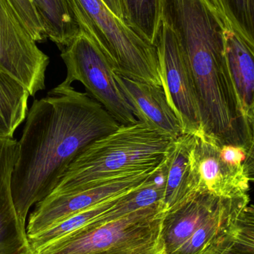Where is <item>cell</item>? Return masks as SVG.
Returning <instances> with one entry per match:
<instances>
[{"label": "cell", "instance_id": "6da1fadb", "mask_svg": "<svg viewBox=\"0 0 254 254\" xmlns=\"http://www.w3.org/2000/svg\"><path fill=\"white\" fill-rule=\"evenodd\" d=\"M27 116L11 177L15 207L25 225L30 209L55 190L77 157L120 127L87 92L61 83L35 100Z\"/></svg>", "mask_w": 254, "mask_h": 254}, {"label": "cell", "instance_id": "7a4b0ae2", "mask_svg": "<svg viewBox=\"0 0 254 254\" xmlns=\"http://www.w3.org/2000/svg\"><path fill=\"white\" fill-rule=\"evenodd\" d=\"M226 26L207 16L185 21L176 31L193 85L206 137L219 146L248 151L250 134L230 75L225 55Z\"/></svg>", "mask_w": 254, "mask_h": 254}, {"label": "cell", "instance_id": "3957f363", "mask_svg": "<svg viewBox=\"0 0 254 254\" xmlns=\"http://www.w3.org/2000/svg\"><path fill=\"white\" fill-rule=\"evenodd\" d=\"M173 141L140 122L120 125L89 144L52 192H74L122 173L154 170L165 159Z\"/></svg>", "mask_w": 254, "mask_h": 254}, {"label": "cell", "instance_id": "277c9868", "mask_svg": "<svg viewBox=\"0 0 254 254\" xmlns=\"http://www.w3.org/2000/svg\"><path fill=\"white\" fill-rule=\"evenodd\" d=\"M68 1L80 31L110 58L119 74L162 86L156 46L136 34L103 0Z\"/></svg>", "mask_w": 254, "mask_h": 254}, {"label": "cell", "instance_id": "5b68a950", "mask_svg": "<svg viewBox=\"0 0 254 254\" xmlns=\"http://www.w3.org/2000/svg\"><path fill=\"white\" fill-rule=\"evenodd\" d=\"M162 203L101 225L89 224L34 254H163Z\"/></svg>", "mask_w": 254, "mask_h": 254}, {"label": "cell", "instance_id": "8992f818", "mask_svg": "<svg viewBox=\"0 0 254 254\" xmlns=\"http://www.w3.org/2000/svg\"><path fill=\"white\" fill-rule=\"evenodd\" d=\"M61 56L66 68V77L61 84L71 86L80 82L119 125L138 123L116 81V65L86 33L80 31L61 51Z\"/></svg>", "mask_w": 254, "mask_h": 254}, {"label": "cell", "instance_id": "52a82bcc", "mask_svg": "<svg viewBox=\"0 0 254 254\" xmlns=\"http://www.w3.org/2000/svg\"><path fill=\"white\" fill-rule=\"evenodd\" d=\"M155 169L122 173L74 192H51L36 204L30 215L26 227L28 237H34L72 215L137 188Z\"/></svg>", "mask_w": 254, "mask_h": 254}, {"label": "cell", "instance_id": "ba28073f", "mask_svg": "<svg viewBox=\"0 0 254 254\" xmlns=\"http://www.w3.org/2000/svg\"><path fill=\"white\" fill-rule=\"evenodd\" d=\"M49 58L42 52L9 0H0V69L34 96L46 88Z\"/></svg>", "mask_w": 254, "mask_h": 254}, {"label": "cell", "instance_id": "9c48e42d", "mask_svg": "<svg viewBox=\"0 0 254 254\" xmlns=\"http://www.w3.org/2000/svg\"><path fill=\"white\" fill-rule=\"evenodd\" d=\"M155 46L162 87L183 134H201V116L188 64L174 33L163 22Z\"/></svg>", "mask_w": 254, "mask_h": 254}, {"label": "cell", "instance_id": "30bf717a", "mask_svg": "<svg viewBox=\"0 0 254 254\" xmlns=\"http://www.w3.org/2000/svg\"><path fill=\"white\" fill-rule=\"evenodd\" d=\"M191 164L198 192L228 198L249 194L250 182L244 167L226 162L221 155L220 146L203 134H195Z\"/></svg>", "mask_w": 254, "mask_h": 254}, {"label": "cell", "instance_id": "8fae6325", "mask_svg": "<svg viewBox=\"0 0 254 254\" xmlns=\"http://www.w3.org/2000/svg\"><path fill=\"white\" fill-rule=\"evenodd\" d=\"M18 149L14 139L0 138V254H34L12 195V173Z\"/></svg>", "mask_w": 254, "mask_h": 254}, {"label": "cell", "instance_id": "7c38bea8", "mask_svg": "<svg viewBox=\"0 0 254 254\" xmlns=\"http://www.w3.org/2000/svg\"><path fill=\"white\" fill-rule=\"evenodd\" d=\"M116 79L138 122L173 140L183 134L162 86L131 80L118 72Z\"/></svg>", "mask_w": 254, "mask_h": 254}, {"label": "cell", "instance_id": "4fadbf2b", "mask_svg": "<svg viewBox=\"0 0 254 254\" xmlns=\"http://www.w3.org/2000/svg\"><path fill=\"white\" fill-rule=\"evenodd\" d=\"M231 198L198 192L173 210L165 212L161 225L163 254H174Z\"/></svg>", "mask_w": 254, "mask_h": 254}, {"label": "cell", "instance_id": "5bb4252c", "mask_svg": "<svg viewBox=\"0 0 254 254\" xmlns=\"http://www.w3.org/2000/svg\"><path fill=\"white\" fill-rule=\"evenodd\" d=\"M195 134H183L173 140L166 157L167 175L163 198L165 212L185 203L198 192L191 154Z\"/></svg>", "mask_w": 254, "mask_h": 254}, {"label": "cell", "instance_id": "9a60e30c", "mask_svg": "<svg viewBox=\"0 0 254 254\" xmlns=\"http://www.w3.org/2000/svg\"><path fill=\"white\" fill-rule=\"evenodd\" d=\"M225 55L230 75L246 116L254 109V49L228 25Z\"/></svg>", "mask_w": 254, "mask_h": 254}, {"label": "cell", "instance_id": "2e32d148", "mask_svg": "<svg viewBox=\"0 0 254 254\" xmlns=\"http://www.w3.org/2000/svg\"><path fill=\"white\" fill-rule=\"evenodd\" d=\"M43 24L46 38L62 51L80 34L68 0H31Z\"/></svg>", "mask_w": 254, "mask_h": 254}, {"label": "cell", "instance_id": "e0dca14e", "mask_svg": "<svg viewBox=\"0 0 254 254\" xmlns=\"http://www.w3.org/2000/svg\"><path fill=\"white\" fill-rule=\"evenodd\" d=\"M29 96L23 84L0 69V138H13L28 116Z\"/></svg>", "mask_w": 254, "mask_h": 254}, {"label": "cell", "instance_id": "ac0fdd59", "mask_svg": "<svg viewBox=\"0 0 254 254\" xmlns=\"http://www.w3.org/2000/svg\"><path fill=\"white\" fill-rule=\"evenodd\" d=\"M128 192L116 195L84 211L72 215L64 220L61 221L57 225L51 227L49 229L34 237H28L33 252L34 254L37 253L39 251L55 243L57 240L65 236L69 235L71 233L92 223L95 219H98L112 208L119 201V199Z\"/></svg>", "mask_w": 254, "mask_h": 254}, {"label": "cell", "instance_id": "d6986e66", "mask_svg": "<svg viewBox=\"0 0 254 254\" xmlns=\"http://www.w3.org/2000/svg\"><path fill=\"white\" fill-rule=\"evenodd\" d=\"M124 20L141 38L155 46L161 25V0H122Z\"/></svg>", "mask_w": 254, "mask_h": 254}, {"label": "cell", "instance_id": "ffe728a7", "mask_svg": "<svg viewBox=\"0 0 254 254\" xmlns=\"http://www.w3.org/2000/svg\"><path fill=\"white\" fill-rule=\"evenodd\" d=\"M226 23L254 49V0H210Z\"/></svg>", "mask_w": 254, "mask_h": 254}, {"label": "cell", "instance_id": "44dd1931", "mask_svg": "<svg viewBox=\"0 0 254 254\" xmlns=\"http://www.w3.org/2000/svg\"><path fill=\"white\" fill-rule=\"evenodd\" d=\"M214 254H254V204H249L231 235Z\"/></svg>", "mask_w": 254, "mask_h": 254}, {"label": "cell", "instance_id": "7402d4cb", "mask_svg": "<svg viewBox=\"0 0 254 254\" xmlns=\"http://www.w3.org/2000/svg\"><path fill=\"white\" fill-rule=\"evenodd\" d=\"M9 1L33 40L37 43L46 40L43 24L31 0H9Z\"/></svg>", "mask_w": 254, "mask_h": 254}, {"label": "cell", "instance_id": "603a6c76", "mask_svg": "<svg viewBox=\"0 0 254 254\" xmlns=\"http://www.w3.org/2000/svg\"><path fill=\"white\" fill-rule=\"evenodd\" d=\"M246 118L250 134V144L246 153V161L243 167L249 182L254 183V109Z\"/></svg>", "mask_w": 254, "mask_h": 254}, {"label": "cell", "instance_id": "cb8c5ba5", "mask_svg": "<svg viewBox=\"0 0 254 254\" xmlns=\"http://www.w3.org/2000/svg\"><path fill=\"white\" fill-rule=\"evenodd\" d=\"M222 158L231 165L243 167L246 158V152L244 148L234 146H220Z\"/></svg>", "mask_w": 254, "mask_h": 254}, {"label": "cell", "instance_id": "d4e9b609", "mask_svg": "<svg viewBox=\"0 0 254 254\" xmlns=\"http://www.w3.org/2000/svg\"><path fill=\"white\" fill-rule=\"evenodd\" d=\"M107 7L121 19L124 20V9L122 0H103Z\"/></svg>", "mask_w": 254, "mask_h": 254}]
</instances>
